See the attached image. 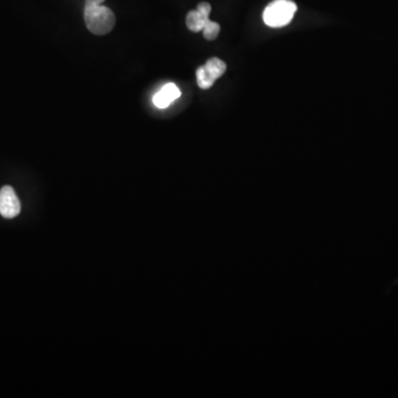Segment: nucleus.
Masks as SVG:
<instances>
[{
    "label": "nucleus",
    "instance_id": "7ed1b4c3",
    "mask_svg": "<svg viewBox=\"0 0 398 398\" xmlns=\"http://www.w3.org/2000/svg\"><path fill=\"white\" fill-rule=\"evenodd\" d=\"M227 65L219 58H212L196 71L197 85L203 90L212 88L216 80L219 79L226 72Z\"/></svg>",
    "mask_w": 398,
    "mask_h": 398
},
{
    "label": "nucleus",
    "instance_id": "f257e3e1",
    "mask_svg": "<svg viewBox=\"0 0 398 398\" xmlns=\"http://www.w3.org/2000/svg\"><path fill=\"white\" fill-rule=\"evenodd\" d=\"M85 23L89 32L96 36H104L112 32L115 25V14L103 5L85 6Z\"/></svg>",
    "mask_w": 398,
    "mask_h": 398
},
{
    "label": "nucleus",
    "instance_id": "39448f33",
    "mask_svg": "<svg viewBox=\"0 0 398 398\" xmlns=\"http://www.w3.org/2000/svg\"><path fill=\"white\" fill-rule=\"evenodd\" d=\"M181 94V90L175 83H167L154 96L153 103L155 104L156 108L166 109L173 102L177 100Z\"/></svg>",
    "mask_w": 398,
    "mask_h": 398
},
{
    "label": "nucleus",
    "instance_id": "1a4fd4ad",
    "mask_svg": "<svg viewBox=\"0 0 398 398\" xmlns=\"http://www.w3.org/2000/svg\"><path fill=\"white\" fill-rule=\"evenodd\" d=\"M105 0H85V6H94V5H102Z\"/></svg>",
    "mask_w": 398,
    "mask_h": 398
},
{
    "label": "nucleus",
    "instance_id": "6e6552de",
    "mask_svg": "<svg viewBox=\"0 0 398 398\" xmlns=\"http://www.w3.org/2000/svg\"><path fill=\"white\" fill-rule=\"evenodd\" d=\"M198 12H201V14H206L208 16L212 12V6H210V3H207V1H201V3H198L197 6Z\"/></svg>",
    "mask_w": 398,
    "mask_h": 398
},
{
    "label": "nucleus",
    "instance_id": "f03ea898",
    "mask_svg": "<svg viewBox=\"0 0 398 398\" xmlns=\"http://www.w3.org/2000/svg\"><path fill=\"white\" fill-rule=\"evenodd\" d=\"M297 9L292 0H274L265 7L263 21L272 28H281L292 21Z\"/></svg>",
    "mask_w": 398,
    "mask_h": 398
},
{
    "label": "nucleus",
    "instance_id": "423d86ee",
    "mask_svg": "<svg viewBox=\"0 0 398 398\" xmlns=\"http://www.w3.org/2000/svg\"><path fill=\"white\" fill-rule=\"evenodd\" d=\"M208 20V16L198 12L197 9L196 10H190L186 16L187 28L190 29V32H203V27H205Z\"/></svg>",
    "mask_w": 398,
    "mask_h": 398
},
{
    "label": "nucleus",
    "instance_id": "20e7f679",
    "mask_svg": "<svg viewBox=\"0 0 398 398\" xmlns=\"http://www.w3.org/2000/svg\"><path fill=\"white\" fill-rule=\"evenodd\" d=\"M21 210L19 198L10 186L0 190V214L3 218L17 217Z\"/></svg>",
    "mask_w": 398,
    "mask_h": 398
},
{
    "label": "nucleus",
    "instance_id": "0eeeda50",
    "mask_svg": "<svg viewBox=\"0 0 398 398\" xmlns=\"http://www.w3.org/2000/svg\"><path fill=\"white\" fill-rule=\"evenodd\" d=\"M219 32H221V25L210 19L207 21L203 29V37L206 38L209 41L215 40L218 37Z\"/></svg>",
    "mask_w": 398,
    "mask_h": 398
}]
</instances>
